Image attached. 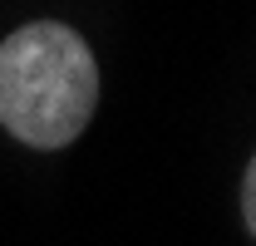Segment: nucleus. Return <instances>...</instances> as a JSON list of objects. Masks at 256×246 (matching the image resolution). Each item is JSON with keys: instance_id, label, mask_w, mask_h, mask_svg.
<instances>
[{"instance_id": "nucleus-1", "label": "nucleus", "mask_w": 256, "mask_h": 246, "mask_svg": "<svg viewBox=\"0 0 256 246\" xmlns=\"http://www.w3.org/2000/svg\"><path fill=\"white\" fill-rule=\"evenodd\" d=\"M98 104V64L60 20L20 25L0 44V123L30 148H64Z\"/></svg>"}, {"instance_id": "nucleus-2", "label": "nucleus", "mask_w": 256, "mask_h": 246, "mask_svg": "<svg viewBox=\"0 0 256 246\" xmlns=\"http://www.w3.org/2000/svg\"><path fill=\"white\" fill-rule=\"evenodd\" d=\"M242 222H246V232L256 236V158H252V168H246V178H242Z\"/></svg>"}]
</instances>
